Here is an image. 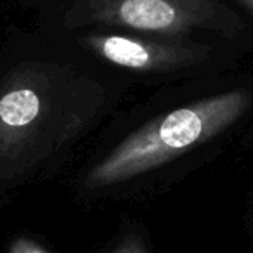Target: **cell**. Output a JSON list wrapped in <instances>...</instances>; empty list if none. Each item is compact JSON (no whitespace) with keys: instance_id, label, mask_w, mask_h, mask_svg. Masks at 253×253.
<instances>
[{"instance_id":"obj_1","label":"cell","mask_w":253,"mask_h":253,"mask_svg":"<svg viewBox=\"0 0 253 253\" xmlns=\"http://www.w3.org/2000/svg\"><path fill=\"white\" fill-rule=\"evenodd\" d=\"M106 90L71 64L30 61L0 82V194L45 169L102 109Z\"/></svg>"},{"instance_id":"obj_2","label":"cell","mask_w":253,"mask_h":253,"mask_svg":"<svg viewBox=\"0 0 253 253\" xmlns=\"http://www.w3.org/2000/svg\"><path fill=\"white\" fill-rule=\"evenodd\" d=\"M245 88L220 92L151 120L128 134L85 177L90 189L108 187L160 169L231 128L252 106Z\"/></svg>"},{"instance_id":"obj_3","label":"cell","mask_w":253,"mask_h":253,"mask_svg":"<svg viewBox=\"0 0 253 253\" xmlns=\"http://www.w3.org/2000/svg\"><path fill=\"white\" fill-rule=\"evenodd\" d=\"M64 25L116 26L142 35L184 39L196 30L236 35L243 19L218 0H71Z\"/></svg>"},{"instance_id":"obj_4","label":"cell","mask_w":253,"mask_h":253,"mask_svg":"<svg viewBox=\"0 0 253 253\" xmlns=\"http://www.w3.org/2000/svg\"><path fill=\"white\" fill-rule=\"evenodd\" d=\"M78 42L94 56L139 73H170L203 64L211 57L208 45L186 39L90 33Z\"/></svg>"},{"instance_id":"obj_5","label":"cell","mask_w":253,"mask_h":253,"mask_svg":"<svg viewBox=\"0 0 253 253\" xmlns=\"http://www.w3.org/2000/svg\"><path fill=\"white\" fill-rule=\"evenodd\" d=\"M9 253H49V252L42 245H39L35 239L21 236V238H16L11 243Z\"/></svg>"},{"instance_id":"obj_6","label":"cell","mask_w":253,"mask_h":253,"mask_svg":"<svg viewBox=\"0 0 253 253\" xmlns=\"http://www.w3.org/2000/svg\"><path fill=\"white\" fill-rule=\"evenodd\" d=\"M113 253H146L142 243L137 238H126Z\"/></svg>"},{"instance_id":"obj_7","label":"cell","mask_w":253,"mask_h":253,"mask_svg":"<svg viewBox=\"0 0 253 253\" xmlns=\"http://www.w3.org/2000/svg\"><path fill=\"white\" fill-rule=\"evenodd\" d=\"M239 2H241V4L253 14V0H239Z\"/></svg>"}]
</instances>
